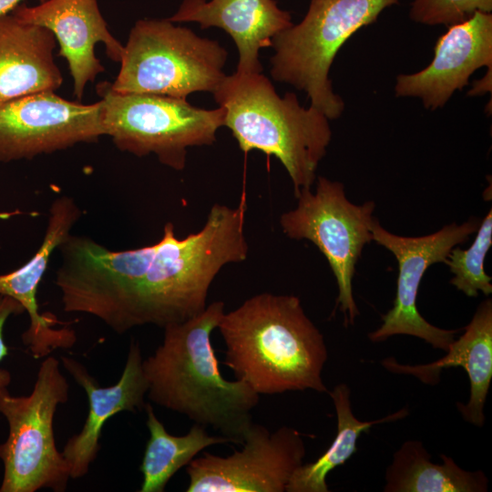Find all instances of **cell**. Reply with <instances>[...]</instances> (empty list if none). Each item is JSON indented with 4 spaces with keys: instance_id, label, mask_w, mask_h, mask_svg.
<instances>
[{
    "instance_id": "cell-13",
    "label": "cell",
    "mask_w": 492,
    "mask_h": 492,
    "mask_svg": "<svg viewBox=\"0 0 492 492\" xmlns=\"http://www.w3.org/2000/svg\"><path fill=\"white\" fill-rule=\"evenodd\" d=\"M482 67H492V15L477 11L449 26L425 68L396 77L395 96L419 97L428 109L442 108Z\"/></svg>"
},
{
    "instance_id": "cell-17",
    "label": "cell",
    "mask_w": 492,
    "mask_h": 492,
    "mask_svg": "<svg viewBox=\"0 0 492 492\" xmlns=\"http://www.w3.org/2000/svg\"><path fill=\"white\" fill-rule=\"evenodd\" d=\"M173 23L196 22L201 29L220 27L233 39L239 53L237 73H261L259 51L292 26L291 14L274 0H183L168 18Z\"/></svg>"
},
{
    "instance_id": "cell-15",
    "label": "cell",
    "mask_w": 492,
    "mask_h": 492,
    "mask_svg": "<svg viewBox=\"0 0 492 492\" xmlns=\"http://www.w3.org/2000/svg\"><path fill=\"white\" fill-rule=\"evenodd\" d=\"M81 210L69 196L57 197L49 208L43 241L33 257L15 271L0 275V294L16 300L28 313L29 328L23 333L24 344L35 358L48 356L59 348H70L76 343L75 332L67 327L54 328L55 316L38 311L36 292L53 252L71 234Z\"/></svg>"
},
{
    "instance_id": "cell-16",
    "label": "cell",
    "mask_w": 492,
    "mask_h": 492,
    "mask_svg": "<svg viewBox=\"0 0 492 492\" xmlns=\"http://www.w3.org/2000/svg\"><path fill=\"white\" fill-rule=\"evenodd\" d=\"M139 344L132 342L118 381L102 387L80 362L61 357L64 368L85 390L88 398V414L81 431L68 438L62 455L73 479L86 476L100 450L99 439L105 423L122 411L135 412L145 407L149 383L142 366Z\"/></svg>"
},
{
    "instance_id": "cell-9",
    "label": "cell",
    "mask_w": 492,
    "mask_h": 492,
    "mask_svg": "<svg viewBox=\"0 0 492 492\" xmlns=\"http://www.w3.org/2000/svg\"><path fill=\"white\" fill-rule=\"evenodd\" d=\"M296 198V207L280 217L282 232L292 240L312 241L324 255L338 285L335 306L354 323L359 310L353 295V278L364 245L373 241L375 204L352 203L341 182L321 176L313 192L303 188Z\"/></svg>"
},
{
    "instance_id": "cell-7",
    "label": "cell",
    "mask_w": 492,
    "mask_h": 492,
    "mask_svg": "<svg viewBox=\"0 0 492 492\" xmlns=\"http://www.w3.org/2000/svg\"><path fill=\"white\" fill-rule=\"evenodd\" d=\"M69 396L60 362L46 356L28 395L15 396L0 388V413L8 424V436L0 444L4 477L0 492H36L49 488L64 492L69 467L56 444L54 418L57 406Z\"/></svg>"
},
{
    "instance_id": "cell-21",
    "label": "cell",
    "mask_w": 492,
    "mask_h": 492,
    "mask_svg": "<svg viewBox=\"0 0 492 492\" xmlns=\"http://www.w3.org/2000/svg\"><path fill=\"white\" fill-rule=\"evenodd\" d=\"M337 416V431L330 446L316 460L302 464L292 474L286 492H328L326 477L343 465L356 451L360 435L375 425L394 422L408 415L406 408L374 421H361L353 413L350 387L341 383L328 391Z\"/></svg>"
},
{
    "instance_id": "cell-14",
    "label": "cell",
    "mask_w": 492,
    "mask_h": 492,
    "mask_svg": "<svg viewBox=\"0 0 492 492\" xmlns=\"http://www.w3.org/2000/svg\"><path fill=\"white\" fill-rule=\"evenodd\" d=\"M11 14L53 33L59 45L58 54L67 62L74 96L78 100L87 84L105 71L95 54L97 43L105 46L111 60L120 62L124 46L108 30L97 0H46L36 6L19 4Z\"/></svg>"
},
{
    "instance_id": "cell-22",
    "label": "cell",
    "mask_w": 492,
    "mask_h": 492,
    "mask_svg": "<svg viewBox=\"0 0 492 492\" xmlns=\"http://www.w3.org/2000/svg\"><path fill=\"white\" fill-rule=\"evenodd\" d=\"M144 409L149 437L140 465L143 476L140 492H163L169 479L203 449L231 443L222 436H210L206 427L199 424H194L186 435H170L149 403H146Z\"/></svg>"
},
{
    "instance_id": "cell-11",
    "label": "cell",
    "mask_w": 492,
    "mask_h": 492,
    "mask_svg": "<svg viewBox=\"0 0 492 492\" xmlns=\"http://www.w3.org/2000/svg\"><path fill=\"white\" fill-rule=\"evenodd\" d=\"M477 220L451 223L422 237H404L384 230L376 219L371 223L373 241L389 250L398 262L396 295L393 307L383 316V323L368 334L374 343L393 335L406 334L425 340L436 349L446 351L458 330H446L428 323L418 312L417 292L430 265L446 264L450 251L477 231Z\"/></svg>"
},
{
    "instance_id": "cell-23",
    "label": "cell",
    "mask_w": 492,
    "mask_h": 492,
    "mask_svg": "<svg viewBox=\"0 0 492 492\" xmlns=\"http://www.w3.org/2000/svg\"><path fill=\"white\" fill-rule=\"evenodd\" d=\"M492 245V210H490L477 229L476 239L469 249L454 247L446 265L455 275L450 283L468 297L492 292V278L484 270L485 257Z\"/></svg>"
},
{
    "instance_id": "cell-18",
    "label": "cell",
    "mask_w": 492,
    "mask_h": 492,
    "mask_svg": "<svg viewBox=\"0 0 492 492\" xmlns=\"http://www.w3.org/2000/svg\"><path fill=\"white\" fill-rule=\"evenodd\" d=\"M441 359L427 364H400L393 357L382 361L392 373L411 374L427 384H436L444 369L461 366L470 381L467 404L456 403L463 419L476 426L485 423L484 406L492 380V301L477 307L465 333L454 340Z\"/></svg>"
},
{
    "instance_id": "cell-26",
    "label": "cell",
    "mask_w": 492,
    "mask_h": 492,
    "mask_svg": "<svg viewBox=\"0 0 492 492\" xmlns=\"http://www.w3.org/2000/svg\"><path fill=\"white\" fill-rule=\"evenodd\" d=\"M22 0H0V16L10 14ZM46 0H39L43 3Z\"/></svg>"
},
{
    "instance_id": "cell-2",
    "label": "cell",
    "mask_w": 492,
    "mask_h": 492,
    "mask_svg": "<svg viewBox=\"0 0 492 492\" xmlns=\"http://www.w3.org/2000/svg\"><path fill=\"white\" fill-rule=\"evenodd\" d=\"M224 308L216 301L197 315L164 327L162 343L142 366L150 402L241 445L260 395L245 382L229 381L220 374L210 337Z\"/></svg>"
},
{
    "instance_id": "cell-4",
    "label": "cell",
    "mask_w": 492,
    "mask_h": 492,
    "mask_svg": "<svg viewBox=\"0 0 492 492\" xmlns=\"http://www.w3.org/2000/svg\"><path fill=\"white\" fill-rule=\"evenodd\" d=\"M212 94L224 109V127L243 152L275 156L292 181L295 197L312 187L332 138L322 111L301 106L294 93L280 97L261 73L226 75Z\"/></svg>"
},
{
    "instance_id": "cell-3",
    "label": "cell",
    "mask_w": 492,
    "mask_h": 492,
    "mask_svg": "<svg viewBox=\"0 0 492 492\" xmlns=\"http://www.w3.org/2000/svg\"><path fill=\"white\" fill-rule=\"evenodd\" d=\"M224 364L258 395L328 393L322 373L328 350L299 297L262 292L224 313L217 327Z\"/></svg>"
},
{
    "instance_id": "cell-25",
    "label": "cell",
    "mask_w": 492,
    "mask_h": 492,
    "mask_svg": "<svg viewBox=\"0 0 492 492\" xmlns=\"http://www.w3.org/2000/svg\"><path fill=\"white\" fill-rule=\"evenodd\" d=\"M25 312L23 306L15 299L0 294V361L8 354V348L4 340V328L8 317ZM11 383V374L0 369V388H5Z\"/></svg>"
},
{
    "instance_id": "cell-20",
    "label": "cell",
    "mask_w": 492,
    "mask_h": 492,
    "mask_svg": "<svg viewBox=\"0 0 492 492\" xmlns=\"http://www.w3.org/2000/svg\"><path fill=\"white\" fill-rule=\"evenodd\" d=\"M435 464L419 440L405 441L385 471L384 492H486L488 479L481 470L466 471L441 455Z\"/></svg>"
},
{
    "instance_id": "cell-8",
    "label": "cell",
    "mask_w": 492,
    "mask_h": 492,
    "mask_svg": "<svg viewBox=\"0 0 492 492\" xmlns=\"http://www.w3.org/2000/svg\"><path fill=\"white\" fill-rule=\"evenodd\" d=\"M102 122L116 147L138 157L155 154L175 170L186 166L188 149L210 146L225 123L220 107L205 109L186 98L147 93H121L99 82Z\"/></svg>"
},
{
    "instance_id": "cell-12",
    "label": "cell",
    "mask_w": 492,
    "mask_h": 492,
    "mask_svg": "<svg viewBox=\"0 0 492 492\" xmlns=\"http://www.w3.org/2000/svg\"><path fill=\"white\" fill-rule=\"evenodd\" d=\"M102 104L42 91L0 104V162L30 159L105 136Z\"/></svg>"
},
{
    "instance_id": "cell-19",
    "label": "cell",
    "mask_w": 492,
    "mask_h": 492,
    "mask_svg": "<svg viewBox=\"0 0 492 492\" xmlns=\"http://www.w3.org/2000/svg\"><path fill=\"white\" fill-rule=\"evenodd\" d=\"M47 28L7 14L0 16V104L23 96L56 91L63 83Z\"/></svg>"
},
{
    "instance_id": "cell-5",
    "label": "cell",
    "mask_w": 492,
    "mask_h": 492,
    "mask_svg": "<svg viewBox=\"0 0 492 492\" xmlns=\"http://www.w3.org/2000/svg\"><path fill=\"white\" fill-rule=\"evenodd\" d=\"M398 0H311L303 19L272 38L271 75L304 91L311 106L328 119L339 118L344 103L329 78L333 59L346 40L374 23Z\"/></svg>"
},
{
    "instance_id": "cell-1",
    "label": "cell",
    "mask_w": 492,
    "mask_h": 492,
    "mask_svg": "<svg viewBox=\"0 0 492 492\" xmlns=\"http://www.w3.org/2000/svg\"><path fill=\"white\" fill-rule=\"evenodd\" d=\"M246 211L243 191L234 207L213 204L199 231L178 238L168 222L158 242L133 250L110 251L70 234L57 247L54 282L63 310L92 315L118 334L197 315L220 271L248 257Z\"/></svg>"
},
{
    "instance_id": "cell-10",
    "label": "cell",
    "mask_w": 492,
    "mask_h": 492,
    "mask_svg": "<svg viewBox=\"0 0 492 492\" xmlns=\"http://www.w3.org/2000/svg\"><path fill=\"white\" fill-rule=\"evenodd\" d=\"M242 449L228 456L203 453L186 468L187 492H285L306 454L302 435L282 426L271 433L251 423Z\"/></svg>"
},
{
    "instance_id": "cell-24",
    "label": "cell",
    "mask_w": 492,
    "mask_h": 492,
    "mask_svg": "<svg viewBox=\"0 0 492 492\" xmlns=\"http://www.w3.org/2000/svg\"><path fill=\"white\" fill-rule=\"evenodd\" d=\"M477 11L491 13L492 0H414L409 16L428 26H452Z\"/></svg>"
},
{
    "instance_id": "cell-6",
    "label": "cell",
    "mask_w": 492,
    "mask_h": 492,
    "mask_svg": "<svg viewBox=\"0 0 492 492\" xmlns=\"http://www.w3.org/2000/svg\"><path fill=\"white\" fill-rule=\"evenodd\" d=\"M227 50L168 18L138 20L129 32L120 69L111 83L121 93L186 98L211 92L225 77Z\"/></svg>"
}]
</instances>
